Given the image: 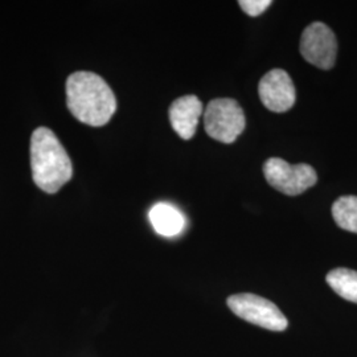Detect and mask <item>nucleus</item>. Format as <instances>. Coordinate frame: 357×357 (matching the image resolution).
Listing matches in <instances>:
<instances>
[{
	"mask_svg": "<svg viewBox=\"0 0 357 357\" xmlns=\"http://www.w3.org/2000/svg\"><path fill=\"white\" fill-rule=\"evenodd\" d=\"M66 103L79 122L105 126L116 110L114 93L102 77L91 72H76L66 81Z\"/></svg>",
	"mask_w": 357,
	"mask_h": 357,
	"instance_id": "1",
	"label": "nucleus"
},
{
	"mask_svg": "<svg viewBox=\"0 0 357 357\" xmlns=\"http://www.w3.org/2000/svg\"><path fill=\"white\" fill-rule=\"evenodd\" d=\"M29 151L32 178L41 191L56 193L73 176L72 160L50 128L33 131Z\"/></svg>",
	"mask_w": 357,
	"mask_h": 357,
	"instance_id": "2",
	"label": "nucleus"
},
{
	"mask_svg": "<svg viewBox=\"0 0 357 357\" xmlns=\"http://www.w3.org/2000/svg\"><path fill=\"white\" fill-rule=\"evenodd\" d=\"M206 134L215 141L230 144L243 134L246 118L240 103L231 98H216L204 112Z\"/></svg>",
	"mask_w": 357,
	"mask_h": 357,
	"instance_id": "3",
	"label": "nucleus"
},
{
	"mask_svg": "<svg viewBox=\"0 0 357 357\" xmlns=\"http://www.w3.org/2000/svg\"><path fill=\"white\" fill-rule=\"evenodd\" d=\"M227 303L234 315L265 330L282 332L289 326V321L281 310L259 295L236 294L228 298Z\"/></svg>",
	"mask_w": 357,
	"mask_h": 357,
	"instance_id": "4",
	"label": "nucleus"
},
{
	"mask_svg": "<svg viewBox=\"0 0 357 357\" xmlns=\"http://www.w3.org/2000/svg\"><path fill=\"white\" fill-rule=\"evenodd\" d=\"M268 184L287 196H298L318 181L317 171L306 163L290 165L281 158H270L264 165Z\"/></svg>",
	"mask_w": 357,
	"mask_h": 357,
	"instance_id": "5",
	"label": "nucleus"
},
{
	"mask_svg": "<svg viewBox=\"0 0 357 357\" xmlns=\"http://www.w3.org/2000/svg\"><path fill=\"white\" fill-rule=\"evenodd\" d=\"M301 53L307 63L328 70L336 63L337 41L331 28L324 23H312L306 26L301 38Z\"/></svg>",
	"mask_w": 357,
	"mask_h": 357,
	"instance_id": "6",
	"label": "nucleus"
},
{
	"mask_svg": "<svg viewBox=\"0 0 357 357\" xmlns=\"http://www.w3.org/2000/svg\"><path fill=\"white\" fill-rule=\"evenodd\" d=\"M258 94L264 106L274 113L289 112L296 101L293 79L283 69H273L262 77Z\"/></svg>",
	"mask_w": 357,
	"mask_h": 357,
	"instance_id": "7",
	"label": "nucleus"
},
{
	"mask_svg": "<svg viewBox=\"0 0 357 357\" xmlns=\"http://www.w3.org/2000/svg\"><path fill=\"white\" fill-rule=\"evenodd\" d=\"M202 114L203 103L196 96L180 97L169 106L171 126L184 141L193 138Z\"/></svg>",
	"mask_w": 357,
	"mask_h": 357,
	"instance_id": "8",
	"label": "nucleus"
},
{
	"mask_svg": "<svg viewBox=\"0 0 357 357\" xmlns=\"http://www.w3.org/2000/svg\"><path fill=\"white\" fill-rule=\"evenodd\" d=\"M153 229L163 237H175L185 227V218L174 205L159 203L153 205L149 213Z\"/></svg>",
	"mask_w": 357,
	"mask_h": 357,
	"instance_id": "9",
	"label": "nucleus"
},
{
	"mask_svg": "<svg viewBox=\"0 0 357 357\" xmlns=\"http://www.w3.org/2000/svg\"><path fill=\"white\" fill-rule=\"evenodd\" d=\"M327 283L345 301L357 303V271L351 268H333L327 274Z\"/></svg>",
	"mask_w": 357,
	"mask_h": 357,
	"instance_id": "10",
	"label": "nucleus"
},
{
	"mask_svg": "<svg viewBox=\"0 0 357 357\" xmlns=\"http://www.w3.org/2000/svg\"><path fill=\"white\" fill-rule=\"evenodd\" d=\"M336 225L357 234V196H342L332 205Z\"/></svg>",
	"mask_w": 357,
	"mask_h": 357,
	"instance_id": "11",
	"label": "nucleus"
},
{
	"mask_svg": "<svg viewBox=\"0 0 357 357\" xmlns=\"http://www.w3.org/2000/svg\"><path fill=\"white\" fill-rule=\"evenodd\" d=\"M271 0H240L238 4L243 13L252 17L259 16L271 6Z\"/></svg>",
	"mask_w": 357,
	"mask_h": 357,
	"instance_id": "12",
	"label": "nucleus"
}]
</instances>
